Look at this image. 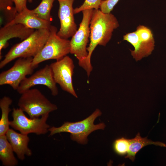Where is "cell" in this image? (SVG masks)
<instances>
[{
	"label": "cell",
	"mask_w": 166,
	"mask_h": 166,
	"mask_svg": "<svg viewBox=\"0 0 166 166\" xmlns=\"http://www.w3.org/2000/svg\"><path fill=\"white\" fill-rule=\"evenodd\" d=\"M120 0H103L100 8V10L105 14H109Z\"/></svg>",
	"instance_id": "obj_23"
},
{
	"label": "cell",
	"mask_w": 166,
	"mask_h": 166,
	"mask_svg": "<svg viewBox=\"0 0 166 166\" xmlns=\"http://www.w3.org/2000/svg\"><path fill=\"white\" fill-rule=\"evenodd\" d=\"M130 144V139L121 137L115 140L113 144V148L117 154L124 155L127 153Z\"/></svg>",
	"instance_id": "obj_20"
},
{
	"label": "cell",
	"mask_w": 166,
	"mask_h": 166,
	"mask_svg": "<svg viewBox=\"0 0 166 166\" xmlns=\"http://www.w3.org/2000/svg\"><path fill=\"white\" fill-rule=\"evenodd\" d=\"M130 144L126 158H128L133 161L136 153L142 148L147 145L154 144L155 145L166 147V144L160 142L153 141L148 139L147 137H141L139 133L135 137L130 139Z\"/></svg>",
	"instance_id": "obj_16"
},
{
	"label": "cell",
	"mask_w": 166,
	"mask_h": 166,
	"mask_svg": "<svg viewBox=\"0 0 166 166\" xmlns=\"http://www.w3.org/2000/svg\"><path fill=\"white\" fill-rule=\"evenodd\" d=\"M15 8L17 13H20L27 8V0H13Z\"/></svg>",
	"instance_id": "obj_24"
},
{
	"label": "cell",
	"mask_w": 166,
	"mask_h": 166,
	"mask_svg": "<svg viewBox=\"0 0 166 166\" xmlns=\"http://www.w3.org/2000/svg\"><path fill=\"white\" fill-rule=\"evenodd\" d=\"M119 26L117 18L111 13L105 14L100 10H93L90 24V42L87 47L88 77L93 69L91 58L93 51L98 45L105 46L110 40L114 30Z\"/></svg>",
	"instance_id": "obj_1"
},
{
	"label": "cell",
	"mask_w": 166,
	"mask_h": 166,
	"mask_svg": "<svg viewBox=\"0 0 166 166\" xmlns=\"http://www.w3.org/2000/svg\"><path fill=\"white\" fill-rule=\"evenodd\" d=\"M35 30L28 28L21 24L5 25L0 29V55L2 50L6 48L7 41L14 38H20L22 41L30 35Z\"/></svg>",
	"instance_id": "obj_14"
},
{
	"label": "cell",
	"mask_w": 166,
	"mask_h": 166,
	"mask_svg": "<svg viewBox=\"0 0 166 166\" xmlns=\"http://www.w3.org/2000/svg\"><path fill=\"white\" fill-rule=\"evenodd\" d=\"M49 29L36 30L27 38L14 45L1 61L0 68L17 58L35 57L48 40L50 34Z\"/></svg>",
	"instance_id": "obj_2"
},
{
	"label": "cell",
	"mask_w": 166,
	"mask_h": 166,
	"mask_svg": "<svg viewBox=\"0 0 166 166\" xmlns=\"http://www.w3.org/2000/svg\"><path fill=\"white\" fill-rule=\"evenodd\" d=\"M28 0V1L30 2H31L32 1V0Z\"/></svg>",
	"instance_id": "obj_25"
},
{
	"label": "cell",
	"mask_w": 166,
	"mask_h": 166,
	"mask_svg": "<svg viewBox=\"0 0 166 166\" xmlns=\"http://www.w3.org/2000/svg\"><path fill=\"white\" fill-rule=\"evenodd\" d=\"M54 0H42L39 5L32 10L39 18L51 22L50 12Z\"/></svg>",
	"instance_id": "obj_19"
},
{
	"label": "cell",
	"mask_w": 166,
	"mask_h": 166,
	"mask_svg": "<svg viewBox=\"0 0 166 166\" xmlns=\"http://www.w3.org/2000/svg\"><path fill=\"white\" fill-rule=\"evenodd\" d=\"M51 22L41 19L37 16L32 10L27 8L20 13H17L14 17L5 25L21 24L26 27L33 29H49Z\"/></svg>",
	"instance_id": "obj_13"
},
{
	"label": "cell",
	"mask_w": 166,
	"mask_h": 166,
	"mask_svg": "<svg viewBox=\"0 0 166 166\" xmlns=\"http://www.w3.org/2000/svg\"><path fill=\"white\" fill-rule=\"evenodd\" d=\"M57 0L59 5L58 14L60 27L57 34L60 37L68 39L77 30L73 6L74 0Z\"/></svg>",
	"instance_id": "obj_12"
},
{
	"label": "cell",
	"mask_w": 166,
	"mask_h": 166,
	"mask_svg": "<svg viewBox=\"0 0 166 166\" xmlns=\"http://www.w3.org/2000/svg\"><path fill=\"white\" fill-rule=\"evenodd\" d=\"M93 9L82 11L83 17L79 27L70 41V53L78 61L79 65L87 71L86 60L88 56L87 46L90 37V24Z\"/></svg>",
	"instance_id": "obj_5"
},
{
	"label": "cell",
	"mask_w": 166,
	"mask_h": 166,
	"mask_svg": "<svg viewBox=\"0 0 166 166\" xmlns=\"http://www.w3.org/2000/svg\"><path fill=\"white\" fill-rule=\"evenodd\" d=\"M102 0H85L82 4L74 9V14L89 9L98 10L100 8Z\"/></svg>",
	"instance_id": "obj_21"
},
{
	"label": "cell",
	"mask_w": 166,
	"mask_h": 166,
	"mask_svg": "<svg viewBox=\"0 0 166 166\" xmlns=\"http://www.w3.org/2000/svg\"><path fill=\"white\" fill-rule=\"evenodd\" d=\"M33 57L18 58L13 66L0 74V85H7L17 90L28 75H31L37 67L32 65Z\"/></svg>",
	"instance_id": "obj_9"
},
{
	"label": "cell",
	"mask_w": 166,
	"mask_h": 166,
	"mask_svg": "<svg viewBox=\"0 0 166 166\" xmlns=\"http://www.w3.org/2000/svg\"><path fill=\"white\" fill-rule=\"evenodd\" d=\"M37 85L46 86L50 90L53 96H56L58 94V89L54 80L50 65H46L30 77H26L21 82L17 91L19 93L21 94Z\"/></svg>",
	"instance_id": "obj_11"
},
{
	"label": "cell",
	"mask_w": 166,
	"mask_h": 166,
	"mask_svg": "<svg viewBox=\"0 0 166 166\" xmlns=\"http://www.w3.org/2000/svg\"><path fill=\"white\" fill-rule=\"evenodd\" d=\"M54 80L61 89L77 98L73 84L74 65L72 59L66 55L50 65Z\"/></svg>",
	"instance_id": "obj_10"
},
{
	"label": "cell",
	"mask_w": 166,
	"mask_h": 166,
	"mask_svg": "<svg viewBox=\"0 0 166 166\" xmlns=\"http://www.w3.org/2000/svg\"><path fill=\"white\" fill-rule=\"evenodd\" d=\"M101 112L97 109L93 113L86 119L81 121L74 122H65L60 127H52L49 129L50 136L62 132L69 133L70 138L73 140L82 144H85L88 142L87 137L93 131L98 129L104 130L105 125L101 123L94 124L95 119L101 116Z\"/></svg>",
	"instance_id": "obj_3"
},
{
	"label": "cell",
	"mask_w": 166,
	"mask_h": 166,
	"mask_svg": "<svg viewBox=\"0 0 166 166\" xmlns=\"http://www.w3.org/2000/svg\"><path fill=\"white\" fill-rule=\"evenodd\" d=\"M6 135L19 159L23 160L25 155L30 156L32 155V151L28 147L30 138L28 135L19 133L9 128Z\"/></svg>",
	"instance_id": "obj_15"
},
{
	"label": "cell",
	"mask_w": 166,
	"mask_h": 166,
	"mask_svg": "<svg viewBox=\"0 0 166 166\" xmlns=\"http://www.w3.org/2000/svg\"><path fill=\"white\" fill-rule=\"evenodd\" d=\"M49 114L43 115L40 118H29L19 108H14L12 114L13 120L10 121V126L24 134H45L50 127L46 123Z\"/></svg>",
	"instance_id": "obj_8"
},
{
	"label": "cell",
	"mask_w": 166,
	"mask_h": 166,
	"mask_svg": "<svg viewBox=\"0 0 166 166\" xmlns=\"http://www.w3.org/2000/svg\"><path fill=\"white\" fill-rule=\"evenodd\" d=\"M48 40L39 52L33 57L32 65L37 67L40 63L48 60H60L70 53V41L62 38L57 34V28H49Z\"/></svg>",
	"instance_id": "obj_6"
},
{
	"label": "cell",
	"mask_w": 166,
	"mask_h": 166,
	"mask_svg": "<svg viewBox=\"0 0 166 166\" xmlns=\"http://www.w3.org/2000/svg\"><path fill=\"white\" fill-rule=\"evenodd\" d=\"M21 95L18 106L30 118L39 117L57 109L38 89H30Z\"/></svg>",
	"instance_id": "obj_4"
},
{
	"label": "cell",
	"mask_w": 166,
	"mask_h": 166,
	"mask_svg": "<svg viewBox=\"0 0 166 166\" xmlns=\"http://www.w3.org/2000/svg\"><path fill=\"white\" fill-rule=\"evenodd\" d=\"M123 38L133 46L134 49L130 50L136 61L150 55L154 49L155 41L152 33L150 29L144 25L138 26L135 31L126 34Z\"/></svg>",
	"instance_id": "obj_7"
},
{
	"label": "cell",
	"mask_w": 166,
	"mask_h": 166,
	"mask_svg": "<svg viewBox=\"0 0 166 166\" xmlns=\"http://www.w3.org/2000/svg\"><path fill=\"white\" fill-rule=\"evenodd\" d=\"M14 151L5 135L0 136V160L3 165L15 166L18 162Z\"/></svg>",
	"instance_id": "obj_17"
},
{
	"label": "cell",
	"mask_w": 166,
	"mask_h": 166,
	"mask_svg": "<svg viewBox=\"0 0 166 166\" xmlns=\"http://www.w3.org/2000/svg\"><path fill=\"white\" fill-rule=\"evenodd\" d=\"M12 101V100L10 97L6 96L0 100V108L1 110V117L0 120V136L5 135L10 128V121L9 120V114L12 110L10 106Z\"/></svg>",
	"instance_id": "obj_18"
},
{
	"label": "cell",
	"mask_w": 166,
	"mask_h": 166,
	"mask_svg": "<svg viewBox=\"0 0 166 166\" xmlns=\"http://www.w3.org/2000/svg\"><path fill=\"white\" fill-rule=\"evenodd\" d=\"M13 0H0V9L9 15L11 14L13 19L16 12L15 7L13 6Z\"/></svg>",
	"instance_id": "obj_22"
}]
</instances>
